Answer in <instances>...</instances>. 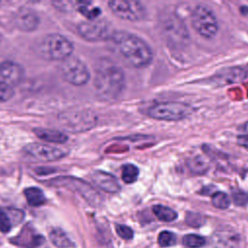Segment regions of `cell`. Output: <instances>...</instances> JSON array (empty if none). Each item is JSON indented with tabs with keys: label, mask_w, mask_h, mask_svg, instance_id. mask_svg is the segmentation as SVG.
Listing matches in <instances>:
<instances>
[{
	"label": "cell",
	"mask_w": 248,
	"mask_h": 248,
	"mask_svg": "<svg viewBox=\"0 0 248 248\" xmlns=\"http://www.w3.org/2000/svg\"><path fill=\"white\" fill-rule=\"evenodd\" d=\"M14 96V88L0 81V103L10 100Z\"/></svg>",
	"instance_id": "31"
},
{
	"label": "cell",
	"mask_w": 248,
	"mask_h": 248,
	"mask_svg": "<svg viewBox=\"0 0 248 248\" xmlns=\"http://www.w3.org/2000/svg\"><path fill=\"white\" fill-rule=\"evenodd\" d=\"M194 108L182 102H161L151 106L147 114L157 120L179 121L190 116Z\"/></svg>",
	"instance_id": "3"
},
{
	"label": "cell",
	"mask_w": 248,
	"mask_h": 248,
	"mask_svg": "<svg viewBox=\"0 0 248 248\" xmlns=\"http://www.w3.org/2000/svg\"><path fill=\"white\" fill-rule=\"evenodd\" d=\"M114 50L129 66L142 68L149 65L153 52L148 44L127 31H113L109 40Z\"/></svg>",
	"instance_id": "1"
},
{
	"label": "cell",
	"mask_w": 248,
	"mask_h": 248,
	"mask_svg": "<svg viewBox=\"0 0 248 248\" xmlns=\"http://www.w3.org/2000/svg\"><path fill=\"white\" fill-rule=\"evenodd\" d=\"M185 221H186V223H187L189 226L198 228V227L202 226V225L205 223V218H204V216H202V215L200 214V213L188 212V213L186 214Z\"/></svg>",
	"instance_id": "28"
},
{
	"label": "cell",
	"mask_w": 248,
	"mask_h": 248,
	"mask_svg": "<svg viewBox=\"0 0 248 248\" xmlns=\"http://www.w3.org/2000/svg\"><path fill=\"white\" fill-rule=\"evenodd\" d=\"M24 150L33 158L40 161H45V162L60 160L66 157L67 154L69 153V150L66 148L51 146L48 144H44L39 142H33V143L27 144L24 147Z\"/></svg>",
	"instance_id": "10"
},
{
	"label": "cell",
	"mask_w": 248,
	"mask_h": 248,
	"mask_svg": "<svg viewBox=\"0 0 248 248\" xmlns=\"http://www.w3.org/2000/svg\"><path fill=\"white\" fill-rule=\"evenodd\" d=\"M158 243L161 247H170L176 243V236L170 231H163L158 235Z\"/></svg>",
	"instance_id": "27"
},
{
	"label": "cell",
	"mask_w": 248,
	"mask_h": 248,
	"mask_svg": "<svg viewBox=\"0 0 248 248\" xmlns=\"http://www.w3.org/2000/svg\"><path fill=\"white\" fill-rule=\"evenodd\" d=\"M247 77V71L242 67H231L217 72L210 78L211 83L224 86L231 83L240 82Z\"/></svg>",
	"instance_id": "14"
},
{
	"label": "cell",
	"mask_w": 248,
	"mask_h": 248,
	"mask_svg": "<svg viewBox=\"0 0 248 248\" xmlns=\"http://www.w3.org/2000/svg\"><path fill=\"white\" fill-rule=\"evenodd\" d=\"M115 231H116L117 234H118L121 238L126 239V240L132 239L133 236H134V232H133V230H132L130 227L126 226V225H119V224H117V225L115 226Z\"/></svg>",
	"instance_id": "30"
},
{
	"label": "cell",
	"mask_w": 248,
	"mask_h": 248,
	"mask_svg": "<svg viewBox=\"0 0 248 248\" xmlns=\"http://www.w3.org/2000/svg\"><path fill=\"white\" fill-rule=\"evenodd\" d=\"M188 169L194 174H202L207 171L209 168L208 162L201 155L191 158L187 163Z\"/></svg>",
	"instance_id": "22"
},
{
	"label": "cell",
	"mask_w": 248,
	"mask_h": 248,
	"mask_svg": "<svg viewBox=\"0 0 248 248\" xmlns=\"http://www.w3.org/2000/svg\"><path fill=\"white\" fill-rule=\"evenodd\" d=\"M108 4L111 12L121 19L139 21L146 16L144 6L139 1L111 0Z\"/></svg>",
	"instance_id": "8"
},
{
	"label": "cell",
	"mask_w": 248,
	"mask_h": 248,
	"mask_svg": "<svg viewBox=\"0 0 248 248\" xmlns=\"http://www.w3.org/2000/svg\"><path fill=\"white\" fill-rule=\"evenodd\" d=\"M91 180L97 187L108 193H117L121 189L115 176L103 170L93 171L91 173Z\"/></svg>",
	"instance_id": "17"
},
{
	"label": "cell",
	"mask_w": 248,
	"mask_h": 248,
	"mask_svg": "<svg viewBox=\"0 0 248 248\" xmlns=\"http://www.w3.org/2000/svg\"><path fill=\"white\" fill-rule=\"evenodd\" d=\"M1 38H2V37H1V35H0V43H1Z\"/></svg>",
	"instance_id": "35"
},
{
	"label": "cell",
	"mask_w": 248,
	"mask_h": 248,
	"mask_svg": "<svg viewBox=\"0 0 248 248\" xmlns=\"http://www.w3.org/2000/svg\"><path fill=\"white\" fill-rule=\"evenodd\" d=\"M94 86L101 99H118L125 88V74L122 68L110 59H102L95 70Z\"/></svg>",
	"instance_id": "2"
},
{
	"label": "cell",
	"mask_w": 248,
	"mask_h": 248,
	"mask_svg": "<svg viewBox=\"0 0 248 248\" xmlns=\"http://www.w3.org/2000/svg\"><path fill=\"white\" fill-rule=\"evenodd\" d=\"M42 51L46 58L63 61L74 51L73 43L65 36L57 33L47 35L42 43Z\"/></svg>",
	"instance_id": "5"
},
{
	"label": "cell",
	"mask_w": 248,
	"mask_h": 248,
	"mask_svg": "<svg viewBox=\"0 0 248 248\" xmlns=\"http://www.w3.org/2000/svg\"><path fill=\"white\" fill-rule=\"evenodd\" d=\"M39 22L40 19L38 15L28 8L20 9L15 16V23L16 27L25 32H32L37 29Z\"/></svg>",
	"instance_id": "15"
},
{
	"label": "cell",
	"mask_w": 248,
	"mask_h": 248,
	"mask_svg": "<svg viewBox=\"0 0 248 248\" xmlns=\"http://www.w3.org/2000/svg\"><path fill=\"white\" fill-rule=\"evenodd\" d=\"M59 119L61 126L73 133L89 130L95 126L97 121V117L90 110H69L63 112Z\"/></svg>",
	"instance_id": "7"
},
{
	"label": "cell",
	"mask_w": 248,
	"mask_h": 248,
	"mask_svg": "<svg viewBox=\"0 0 248 248\" xmlns=\"http://www.w3.org/2000/svg\"><path fill=\"white\" fill-rule=\"evenodd\" d=\"M8 214H9L12 224H18L24 217L23 212L18 209H11V210H9Z\"/></svg>",
	"instance_id": "33"
},
{
	"label": "cell",
	"mask_w": 248,
	"mask_h": 248,
	"mask_svg": "<svg viewBox=\"0 0 248 248\" xmlns=\"http://www.w3.org/2000/svg\"><path fill=\"white\" fill-rule=\"evenodd\" d=\"M24 78L23 68L13 61H3L0 63V81L14 88L18 85Z\"/></svg>",
	"instance_id": "12"
},
{
	"label": "cell",
	"mask_w": 248,
	"mask_h": 248,
	"mask_svg": "<svg viewBox=\"0 0 248 248\" xmlns=\"http://www.w3.org/2000/svg\"><path fill=\"white\" fill-rule=\"evenodd\" d=\"M34 134L41 140L54 142V143H64L68 140V136L64 132H60L52 129L46 128H35L33 130Z\"/></svg>",
	"instance_id": "18"
},
{
	"label": "cell",
	"mask_w": 248,
	"mask_h": 248,
	"mask_svg": "<svg viewBox=\"0 0 248 248\" xmlns=\"http://www.w3.org/2000/svg\"><path fill=\"white\" fill-rule=\"evenodd\" d=\"M139 169L133 164H126L122 167L121 177L125 183H134L139 176Z\"/></svg>",
	"instance_id": "24"
},
{
	"label": "cell",
	"mask_w": 248,
	"mask_h": 248,
	"mask_svg": "<svg viewBox=\"0 0 248 248\" xmlns=\"http://www.w3.org/2000/svg\"><path fill=\"white\" fill-rule=\"evenodd\" d=\"M237 143L240 146L248 149V135H239L237 137Z\"/></svg>",
	"instance_id": "34"
},
{
	"label": "cell",
	"mask_w": 248,
	"mask_h": 248,
	"mask_svg": "<svg viewBox=\"0 0 248 248\" xmlns=\"http://www.w3.org/2000/svg\"><path fill=\"white\" fill-rule=\"evenodd\" d=\"M191 22L196 32L205 39H212L219 30L218 20L214 12L208 6L202 4L194 8Z\"/></svg>",
	"instance_id": "4"
},
{
	"label": "cell",
	"mask_w": 248,
	"mask_h": 248,
	"mask_svg": "<svg viewBox=\"0 0 248 248\" xmlns=\"http://www.w3.org/2000/svg\"><path fill=\"white\" fill-rule=\"evenodd\" d=\"M61 184H66L74 188L84 200L87 201L92 205H99L102 202V197L100 194L87 182L76 178V177H61L60 179Z\"/></svg>",
	"instance_id": "11"
},
{
	"label": "cell",
	"mask_w": 248,
	"mask_h": 248,
	"mask_svg": "<svg viewBox=\"0 0 248 248\" xmlns=\"http://www.w3.org/2000/svg\"><path fill=\"white\" fill-rule=\"evenodd\" d=\"M60 72L67 82L76 86L84 85L90 78V73L86 65L79 58L74 56L62 61Z\"/></svg>",
	"instance_id": "6"
},
{
	"label": "cell",
	"mask_w": 248,
	"mask_h": 248,
	"mask_svg": "<svg viewBox=\"0 0 248 248\" xmlns=\"http://www.w3.org/2000/svg\"><path fill=\"white\" fill-rule=\"evenodd\" d=\"M24 196L29 205L40 206L46 202L44 192L38 187H28L24 190Z\"/></svg>",
	"instance_id": "19"
},
{
	"label": "cell",
	"mask_w": 248,
	"mask_h": 248,
	"mask_svg": "<svg viewBox=\"0 0 248 248\" xmlns=\"http://www.w3.org/2000/svg\"><path fill=\"white\" fill-rule=\"evenodd\" d=\"M78 33L84 40L89 42H99L109 40L113 31L103 19L82 21L78 25Z\"/></svg>",
	"instance_id": "9"
},
{
	"label": "cell",
	"mask_w": 248,
	"mask_h": 248,
	"mask_svg": "<svg viewBox=\"0 0 248 248\" xmlns=\"http://www.w3.org/2000/svg\"><path fill=\"white\" fill-rule=\"evenodd\" d=\"M49 239L58 248H69L73 246V242L70 240L66 232L59 228H54L50 231Z\"/></svg>",
	"instance_id": "20"
},
{
	"label": "cell",
	"mask_w": 248,
	"mask_h": 248,
	"mask_svg": "<svg viewBox=\"0 0 248 248\" xmlns=\"http://www.w3.org/2000/svg\"><path fill=\"white\" fill-rule=\"evenodd\" d=\"M152 211L155 214V216L160 221H163V222H171L177 218L176 211H174L173 209L166 205L156 204L152 207Z\"/></svg>",
	"instance_id": "21"
},
{
	"label": "cell",
	"mask_w": 248,
	"mask_h": 248,
	"mask_svg": "<svg viewBox=\"0 0 248 248\" xmlns=\"http://www.w3.org/2000/svg\"><path fill=\"white\" fill-rule=\"evenodd\" d=\"M212 204L216 208L219 209H226L230 206V199L227 194L224 192H216L212 196Z\"/></svg>",
	"instance_id": "26"
},
{
	"label": "cell",
	"mask_w": 248,
	"mask_h": 248,
	"mask_svg": "<svg viewBox=\"0 0 248 248\" xmlns=\"http://www.w3.org/2000/svg\"><path fill=\"white\" fill-rule=\"evenodd\" d=\"M182 242L187 247L200 248L205 244V238L199 234L190 233V234L184 235V237L182 238Z\"/></svg>",
	"instance_id": "25"
},
{
	"label": "cell",
	"mask_w": 248,
	"mask_h": 248,
	"mask_svg": "<svg viewBox=\"0 0 248 248\" xmlns=\"http://www.w3.org/2000/svg\"><path fill=\"white\" fill-rule=\"evenodd\" d=\"M212 248H239L240 236L232 229H218L211 236Z\"/></svg>",
	"instance_id": "13"
},
{
	"label": "cell",
	"mask_w": 248,
	"mask_h": 248,
	"mask_svg": "<svg viewBox=\"0 0 248 248\" xmlns=\"http://www.w3.org/2000/svg\"><path fill=\"white\" fill-rule=\"evenodd\" d=\"M232 201L238 206H244L248 203V194L242 191H236L232 193Z\"/></svg>",
	"instance_id": "32"
},
{
	"label": "cell",
	"mask_w": 248,
	"mask_h": 248,
	"mask_svg": "<svg viewBox=\"0 0 248 248\" xmlns=\"http://www.w3.org/2000/svg\"><path fill=\"white\" fill-rule=\"evenodd\" d=\"M78 11L88 19V20H94L96 19L100 14L101 9L99 7H93L91 6L90 2H78Z\"/></svg>",
	"instance_id": "23"
},
{
	"label": "cell",
	"mask_w": 248,
	"mask_h": 248,
	"mask_svg": "<svg viewBox=\"0 0 248 248\" xmlns=\"http://www.w3.org/2000/svg\"><path fill=\"white\" fill-rule=\"evenodd\" d=\"M10 241L21 248H37L44 243L45 238L43 235L36 233L31 228H24Z\"/></svg>",
	"instance_id": "16"
},
{
	"label": "cell",
	"mask_w": 248,
	"mask_h": 248,
	"mask_svg": "<svg viewBox=\"0 0 248 248\" xmlns=\"http://www.w3.org/2000/svg\"><path fill=\"white\" fill-rule=\"evenodd\" d=\"M12 222L8 212L0 208V232H8L12 228Z\"/></svg>",
	"instance_id": "29"
}]
</instances>
